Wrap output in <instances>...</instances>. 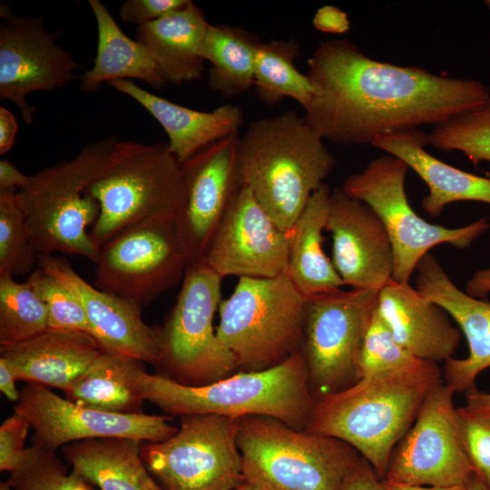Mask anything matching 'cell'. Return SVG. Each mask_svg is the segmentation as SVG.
Listing matches in <instances>:
<instances>
[{"label":"cell","mask_w":490,"mask_h":490,"mask_svg":"<svg viewBox=\"0 0 490 490\" xmlns=\"http://www.w3.org/2000/svg\"><path fill=\"white\" fill-rule=\"evenodd\" d=\"M0 99L13 103L23 121L31 124L35 108L26 100L29 93L52 91L75 78L80 64L55 41L43 18L16 16L1 8Z\"/></svg>","instance_id":"2e32d148"},{"label":"cell","mask_w":490,"mask_h":490,"mask_svg":"<svg viewBox=\"0 0 490 490\" xmlns=\"http://www.w3.org/2000/svg\"><path fill=\"white\" fill-rule=\"evenodd\" d=\"M260 43L254 34L241 27L209 24L203 57L211 65L210 89L230 98L253 87L255 57Z\"/></svg>","instance_id":"4dcf8cb0"},{"label":"cell","mask_w":490,"mask_h":490,"mask_svg":"<svg viewBox=\"0 0 490 490\" xmlns=\"http://www.w3.org/2000/svg\"><path fill=\"white\" fill-rule=\"evenodd\" d=\"M190 262L174 220L150 222L100 248L94 286L142 308L175 288Z\"/></svg>","instance_id":"4fadbf2b"},{"label":"cell","mask_w":490,"mask_h":490,"mask_svg":"<svg viewBox=\"0 0 490 490\" xmlns=\"http://www.w3.org/2000/svg\"><path fill=\"white\" fill-rule=\"evenodd\" d=\"M142 362L103 350L88 368L64 391L71 401L87 407L120 413L140 414L145 401L136 382Z\"/></svg>","instance_id":"f546056e"},{"label":"cell","mask_w":490,"mask_h":490,"mask_svg":"<svg viewBox=\"0 0 490 490\" xmlns=\"http://www.w3.org/2000/svg\"><path fill=\"white\" fill-rule=\"evenodd\" d=\"M300 54L293 39L271 40L259 45L254 66V87L258 97L274 106L290 98L306 110L317 95V89L295 63Z\"/></svg>","instance_id":"1f68e13d"},{"label":"cell","mask_w":490,"mask_h":490,"mask_svg":"<svg viewBox=\"0 0 490 490\" xmlns=\"http://www.w3.org/2000/svg\"><path fill=\"white\" fill-rule=\"evenodd\" d=\"M327 230L332 263L344 285L380 290L393 278L394 251L377 213L342 188L331 190Z\"/></svg>","instance_id":"d6986e66"},{"label":"cell","mask_w":490,"mask_h":490,"mask_svg":"<svg viewBox=\"0 0 490 490\" xmlns=\"http://www.w3.org/2000/svg\"><path fill=\"white\" fill-rule=\"evenodd\" d=\"M373 146L407 163L426 184L428 194L421 201L432 218L438 217L447 204L478 201L490 204V178L456 168L430 154L428 133L411 130L378 137Z\"/></svg>","instance_id":"cb8c5ba5"},{"label":"cell","mask_w":490,"mask_h":490,"mask_svg":"<svg viewBox=\"0 0 490 490\" xmlns=\"http://www.w3.org/2000/svg\"><path fill=\"white\" fill-rule=\"evenodd\" d=\"M238 428L234 417L181 416L175 434L143 443L141 456L164 490H234L245 482Z\"/></svg>","instance_id":"8fae6325"},{"label":"cell","mask_w":490,"mask_h":490,"mask_svg":"<svg viewBox=\"0 0 490 490\" xmlns=\"http://www.w3.org/2000/svg\"><path fill=\"white\" fill-rule=\"evenodd\" d=\"M145 110L162 125L169 149L181 164L207 145L239 132L243 124L240 107L223 104L211 112L193 110L148 92L130 80L109 83Z\"/></svg>","instance_id":"d4e9b609"},{"label":"cell","mask_w":490,"mask_h":490,"mask_svg":"<svg viewBox=\"0 0 490 490\" xmlns=\"http://www.w3.org/2000/svg\"><path fill=\"white\" fill-rule=\"evenodd\" d=\"M18 124L14 113L7 108L0 107V154L8 152L14 146Z\"/></svg>","instance_id":"ee69618b"},{"label":"cell","mask_w":490,"mask_h":490,"mask_svg":"<svg viewBox=\"0 0 490 490\" xmlns=\"http://www.w3.org/2000/svg\"><path fill=\"white\" fill-rule=\"evenodd\" d=\"M307 75L317 89L305 110L307 122L323 140L342 145L435 127L490 95L478 80L377 61L348 39L321 42L308 60Z\"/></svg>","instance_id":"6da1fadb"},{"label":"cell","mask_w":490,"mask_h":490,"mask_svg":"<svg viewBox=\"0 0 490 490\" xmlns=\"http://www.w3.org/2000/svg\"><path fill=\"white\" fill-rule=\"evenodd\" d=\"M289 237L243 184L201 262L227 276L273 278L286 272Z\"/></svg>","instance_id":"ac0fdd59"},{"label":"cell","mask_w":490,"mask_h":490,"mask_svg":"<svg viewBox=\"0 0 490 490\" xmlns=\"http://www.w3.org/2000/svg\"><path fill=\"white\" fill-rule=\"evenodd\" d=\"M341 490H383L382 479L361 456L346 475Z\"/></svg>","instance_id":"b9f144b4"},{"label":"cell","mask_w":490,"mask_h":490,"mask_svg":"<svg viewBox=\"0 0 490 490\" xmlns=\"http://www.w3.org/2000/svg\"><path fill=\"white\" fill-rule=\"evenodd\" d=\"M239 144V132L232 133L181 164L184 201L174 221L191 262L201 261L215 230L244 184Z\"/></svg>","instance_id":"e0dca14e"},{"label":"cell","mask_w":490,"mask_h":490,"mask_svg":"<svg viewBox=\"0 0 490 490\" xmlns=\"http://www.w3.org/2000/svg\"><path fill=\"white\" fill-rule=\"evenodd\" d=\"M420 360L397 342L377 306L362 343L358 367V379L411 366Z\"/></svg>","instance_id":"8d00e7d4"},{"label":"cell","mask_w":490,"mask_h":490,"mask_svg":"<svg viewBox=\"0 0 490 490\" xmlns=\"http://www.w3.org/2000/svg\"><path fill=\"white\" fill-rule=\"evenodd\" d=\"M31 425L22 415L14 412L0 426V470L12 472L25 450V439Z\"/></svg>","instance_id":"ab89813d"},{"label":"cell","mask_w":490,"mask_h":490,"mask_svg":"<svg viewBox=\"0 0 490 490\" xmlns=\"http://www.w3.org/2000/svg\"><path fill=\"white\" fill-rule=\"evenodd\" d=\"M469 490H490V488L476 475H474L468 484Z\"/></svg>","instance_id":"f907efd6"},{"label":"cell","mask_w":490,"mask_h":490,"mask_svg":"<svg viewBox=\"0 0 490 490\" xmlns=\"http://www.w3.org/2000/svg\"><path fill=\"white\" fill-rule=\"evenodd\" d=\"M136 382L145 401L172 416H262L305 430L315 404L305 357L299 350L262 370L240 371L212 383L191 386L141 367Z\"/></svg>","instance_id":"3957f363"},{"label":"cell","mask_w":490,"mask_h":490,"mask_svg":"<svg viewBox=\"0 0 490 490\" xmlns=\"http://www.w3.org/2000/svg\"><path fill=\"white\" fill-rule=\"evenodd\" d=\"M245 482L257 490H341L360 459L348 443L262 416L239 419Z\"/></svg>","instance_id":"52a82bcc"},{"label":"cell","mask_w":490,"mask_h":490,"mask_svg":"<svg viewBox=\"0 0 490 490\" xmlns=\"http://www.w3.org/2000/svg\"><path fill=\"white\" fill-rule=\"evenodd\" d=\"M143 442L132 438H98L64 446L65 460L87 484L101 490H164L145 466Z\"/></svg>","instance_id":"4316f807"},{"label":"cell","mask_w":490,"mask_h":490,"mask_svg":"<svg viewBox=\"0 0 490 490\" xmlns=\"http://www.w3.org/2000/svg\"><path fill=\"white\" fill-rule=\"evenodd\" d=\"M463 446L475 473L490 488V417L467 406L458 407Z\"/></svg>","instance_id":"f35d334b"},{"label":"cell","mask_w":490,"mask_h":490,"mask_svg":"<svg viewBox=\"0 0 490 490\" xmlns=\"http://www.w3.org/2000/svg\"><path fill=\"white\" fill-rule=\"evenodd\" d=\"M331 189L324 183L309 198L288 232L286 274L304 296L340 289L344 283L322 248L327 230Z\"/></svg>","instance_id":"83f0119b"},{"label":"cell","mask_w":490,"mask_h":490,"mask_svg":"<svg viewBox=\"0 0 490 490\" xmlns=\"http://www.w3.org/2000/svg\"><path fill=\"white\" fill-rule=\"evenodd\" d=\"M30 176L21 172L11 162L3 159L0 161V191L18 190L24 187Z\"/></svg>","instance_id":"f6af8a7d"},{"label":"cell","mask_w":490,"mask_h":490,"mask_svg":"<svg viewBox=\"0 0 490 490\" xmlns=\"http://www.w3.org/2000/svg\"><path fill=\"white\" fill-rule=\"evenodd\" d=\"M103 348L90 334L49 328L26 340L1 346L0 358L18 380L64 391Z\"/></svg>","instance_id":"603a6c76"},{"label":"cell","mask_w":490,"mask_h":490,"mask_svg":"<svg viewBox=\"0 0 490 490\" xmlns=\"http://www.w3.org/2000/svg\"><path fill=\"white\" fill-rule=\"evenodd\" d=\"M382 489L383 490H469L468 485L449 486V487L410 485L392 484L385 480H382Z\"/></svg>","instance_id":"681fc988"},{"label":"cell","mask_w":490,"mask_h":490,"mask_svg":"<svg viewBox=\"0 0 490 490\" xmlns=\"http://www.w3.org/2000/svg\"><path fill=\"white\" fill-rule=\"evenodd\" d=\"M377 309L395 339L416 358L434 363L453 358L461 334L448 314L408 282L391 279L378 293Z\"/></svg>","instance_id":"7402d4cb"},{"label":"cell","mask_w":490,"mask_h":490,"mask_svg":"<svg viewBox=\"0 0 490 490\" xmlns=\"http://www.w3.org/2000/svg\"><path fill=\"white\" fill-rule=\"evenodd\" d=\"M18 381L11 365L3 358H0V391L5 397L13 402H17L20 391L16 389L15 382Z\"/></svg>","instance_id":"bcb514c9"},{"label":"cell","mask_w":490,"mask_h":490,"mask_svg":"<svg viewBox=\"0 0 490 490\" xmlns=\"http://www.w3.org/2000/svg\"><path fill=\"white\" fill-rule=\"evenodd\" d=\"M465 395L468 407L490 417V393L482 392L475 387Z\"/></svg>","instance_id":"c3c4849f"},{"label":"cell","mask_w":490,"mask_h":490,"mask_svg":"<svg viewBox=\"0 0 490 490\" xmlns=\"http://www.w3.org/2000/svg\"><path fill=\"white\" fill-rule=\"evenodd\" d=\"M466 292L474 298L485 299L490 293V268L475 271L466 283Z\"/></svg>","instance_id":"7dc6e473"},{"label":"cell","mask_w":490,"mask_h":490,"mask_svg":"<svg viewBox=\"0 0 490 490\" xmlns=\"http://www.w3.org/2000/svg\"><path fill=\"white\" fill-rule=\"evenodd\" d=\"M26 280L47 309L49 328L79 330L92 335L81 302L66 287L39 267Z\"/></svg>","instance_id":"74e56055"},{"label":"cell","mask_w":490,"mask_h":490,"mask_svg":"<svg viewBox=\"0 0 490 490\" xmlns=\"http://www.w3.org/2000/svg\"><path fill=\"white\" fill-rule=\"evenodd\" d=\"M118 140L112 135L89 142L69 161L30 176L18 190L30 239L38 254L60 252L97 260L100 248L89 227L100 206L88 187L106 169Z\"/></svg>","instance_id":"5b68a950"},{"label":"cell","mask_w":490,"mask_h":490,"mask_svg":"<svg viewBox=\"0 0 490 490\" xmlns=\"http://www.w3.org/2000/svg\"><path fill=\"white\" fill-rule=\"evenodd\" d=\"M190 0H127L119 9V16L125 23L138 26L153 23L186 6Z\"/></svg>","instance_id":"60d3db41"},{"label":"cell","mask_w":490,"mask_h":490,"mask_svg":"<svg viewBox=\"0 0 490 490\" xmlns=\"http://www.w3.org/2000/svg\"><path fill=\"white\" fill-rule=\"evenodd\" d=\"M416 289L444 309L465 335L469 353L445 364V384L455 393L475 387L476 377L490 368V301L462 291L436 257L426 253L418 262Z\"/></svg>","instance_id":"44dd1931"},{"label":"cell","mask_w":490,"mask_h":490,"mask_svg":"<svg viewBox=\"0 0 490 490\" xmlns=\"http://www.w3.org/2000/svg\"><path fill=\"white\" fill-rule=\"evenodd\" d=\"M38 256L15 190L0 191V275L31 274Z\"/></svg>","instance_id":"e575fe53"},{"label":"cell","mask_w":490,"mask_h":490,"mask_svg":"<svg viewBox=\"0 0 490 490\" xmlns=\"http://www.w3.org/2000/svg\"><path fill=\"white\" fill-rule=\"evenodd\" d=\"M47 328V309L31 284L0 275V345L26 340Z\"/></svg>","instance_id":"d6a6232c"},{"label":"cell","mask_w":490,"mask_h":490,"mask_svg":"<svg viewBox=\"0 0 490 490\" xmlns=\"http://www.w3.org/2000/svg\"><path fill=\"white\" fill-rule=\"evenodd\" d=\"M454 392L441 382L394 448L384 476L392 484L466 486L475 475L466 454Z\"/></svg>","instance_id":"5bb4252c"},{"label":"cell","mask_w":490,"mask_h":490,"mask_svg":"<svg viewBox=\"0 0 490 490\" xmlns=\"http://www.w3.org/2000/svg\"><path fill=\"white\" fill-rule=\"evenodd\" d=\"M97 26V49L91 69L81 76V90L95 92L107 82L135 79L161 90L167 83L146 49L127 36L100 0H89Z\"/></svg>","instance_id":"f1b7e54d"},{"label":"cell","mask_w":490,"mask_h":490,"mask_svg":"<svg viewBox=\"0 0 490 490\" xmlns=\"http://www.w3.org/2000/svg\"><path fill=\"white\" fill-rule=\"evenodd\" d=\"M9 474L10 490H91L77 474L68 472L55 450L35 443Z\"/></svg>","instance_id":"d590c367"},{"label":"cell","mask_w":490,"mask_h":490,"mask_svg":"<svg viewBox=\"0 0 490 490\" xmlns=\"http://www.w3.org/2000/svg\"><path fill=\"white\" fill-rule=\"evenodd\" d=\"M443 381L438 365L425 360L361 377L316 398L305 430L348 443L384 479L394 448Z\"/></svg>","instance_id":"7a4b0ae2"},{"label":"cell","mask_w":490,"mask_h":490,"mask_svg":"<svg viewBox=\"0 0 490 490\" xmlns=\"http://www.w3.org/2000/svg\"><path fill=\"white\" fill-rule=\"evenodd\" d=\"M203 11L191 1L184 7L136 29L166 83L176 85L201 77L203 43L209 26Z\"/></svg>","instance_id":"484cf974"},{"label":"cell","mask_w":490,"mask_h":490,"mask_svg":"<svg viewBox=\"0 0 490 490\" xmlns=\"http://www.w3.org/2000/svg\"><path fill=\"white\" fill-rule=\"evenodd\" d=\"M312 23L318 31L327 34H344L350 28L347 13L329 5L317 10Z\"/></svg>","instance_id":"7bdbcfd3"},{"label":"cell","mask_w":490,"mask_h":490,"mask_svg":"<svg viewBox=\"0 0 490 490\" xmlns=\"http://www.w3.org/2000/svg\"><path fill=\"white\" fill-rule=\"evenodd\" d=\"M378 293L373 289L340 288L306 298L301 351L310 389L318 398L358 380L362 343Z\"/></svg>","instance_id":"7c38bea8"},{"label":"cell","mask_w":490,"mask_h":490,"mask_svg":"<svg viewBox=\"0 0 490 490\" xmlns=\"http://www.w3.org/2000/svg\"><path fill=\"white\" fill-rule=\"evenodd\" d=\"M87 191L100 206L90 235L101 248L133 227L175 220L184 201L181 165L167 142L118 141L106 169Z\"/></svg>","instance_id":"8992f818"},{"label":"cell","mask_w":490,"mask_h":490,"mask_svg":"<svg viewBox=\"0 0 490 490\" xmlns=\"http://www.w3.org/2000/svg\"><path fill=\"white\" fill-rule=\"evenodd\" d=\"M429 145L443 152H460L474 165L490 162V95L477 105L435 126Z\"/></svg>","instance_id":"836d02e7"},{"label":"cell","mask_w":490,"mask_h":490,"mask_svg":"<svg viewBox=\"0 0 490 490\" xmlns=\"http://www.w3.org/2000/svg\"><path fill=\"white\" fill-rule=\"evenodd\" d=\"M234 490H257V489L253 487L251 485H250L249 483L244 482L241 485H240Z\"/></svg>","instance_id":"816d5d0a"},{"label":"cell","mask_w":490,"mask_h":490,"mask_svg":"<svg viewBox=\"0 0 490 490\" xmlns=\"http://www.w3.org/2000/svg\"><path fill=\"white\" fill-rule=\"evenodd\" d=\"M409 167L386 153L359 172L347 177L341 187L350 197L369 206L381 220L394 251L392 279L408 282L420 260L437 245L466 249L489 228L487 219L459 228H446L422 219L410 206L405 181Z\"/></svg>","instance_id":"30bf717a"},{"label":"cell","mask_w":490,"mask_h":490,"mask_svg":"<svg viewBox=\"0 0 490 490\" xmlns=\"http://www.w3.org/2000/svg\"><path fill=\"white\" fill-rule=\"evenodd\" d=\"M485 4L486 7L488 8V10L490 12V0L485 1Z\"/></svg>","instance_id":"db71d44e"},{"label":"cell","mask_w":490,"mask_h":490,"mask_svg":"<svg viewBox=\"0 0 490 490\" xmlns=\"http://www.w3.org/2000/svg\"><path fill=\"white\" fill-rule=\"evenodd\" d=\"M0 490H10L9 485H7L6 481L4 483H1L0 485Z\"/></svg>","instance_id":"f5cc1de1"},{"label":"cell","mask_w":490,"mask_h":490,"mask_svg":"<svg viewBox=\"0 0 490 490\" xmlns=\"http://www.w3.org/2000/svg\"><path fill=\"white\" fill-rule=\"evenodd\" d=\"M222 278L203 262H190L176 301L156 329L159 362L166 376L200 386L233 374L232 354L220 342L213 318L221 301Z\"/></svg>","instance_id":"9c48e42d"},{"label":"cell","mask_w":490,"mask_h":490,"mask_svg":"<svg viewBox=\"0 0 490 490\" xmlns=\"http://www.w3.org/2000/svg\"><path fill=\"white\" fill-rule=\"evenodd\" d=\"M239 153L244 184L287 233L336 164L324 140L293 111L250 122Z\"/></svg>","instance_id":"277c9868"},{"label":"cell","mask_w":490,"mask_h":490,"mask_svg":"<svg viewBox=\"0 0 490 490\" xmlns=\"http://www.w3.org/2000/svg\"><path fill=\"white\" fill-rule=\"evenodd\" d=\"M38 267L79 299L91 334L104 350L158 364L157 332L143 321L142 308L90 285L62 257L39 254Z\"/></svg>","instance_id":"ffe728a7"},{"label":"cell","mask_w":490,"mask_h":490,"mask_svg":"<svg viewBox=\"0 0 490 490\" xmlns=\"http://www.w3.org/2000/svg\"><path fill=\"white\" fill-rule=\"evenodd\" d=\"M305 300L286 272L239 278L231 295L220 303L216 327L238 368L266 369L301 350Z\"/></svg>","instance_id":"ba28073f"},{"label":"cell","mask_w":490,"mask_h":490,"mask_svg":"<svg viewBox=\"0 0 490 490\" xmlns=\"http://www.w3.org/2000/svg\"><path fill=\"white\" fill-rule=\"evenodd\" d=\"M14 412L24 416L35 444L55 450L68 444L98 438H132L143 443L162 441L176 433L170 416L120 414L78 405L47 387L27 383Z\"/></svg>","instance_id":"9a60e30c"}]
</instances>
